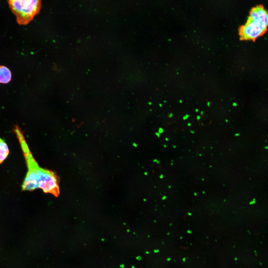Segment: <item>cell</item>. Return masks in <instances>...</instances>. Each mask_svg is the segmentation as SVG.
Returning <instances> with one entry per match:
<instances>
[{"label": "cell", "mask_w": 268, "mask_h": 268, "mask_svg": "<svg viewBox=\"0 0 268 268\" xmlns=\"http://www.w3.org/2000/svg\"><path fill=\"white\" fill-rule=\"evenodd\" d=\"M148 104L150 105H152V103L151 102H149L148 103Z\"/></svg>", "instance_id": "5bb4252c"}, {"label": "cell", "mask_w": 268, "mask_h": 268, "mask_svg": "<svg viewBox=\"0 0 268 268\" xmlns=\"http://www.w3.org/2000/svg\"><path fill=\"white\" fill-rule=\"evenodd\" d=\"M239 134H235V136H238L239 135Z\"/></svg>", "instance_id": "2e32d148"}, {"label": "cell", "mask_w": 268, "mask_h": 268, "mask_svg": "<svg viewBox=\"0 0 268 268\" xmlns=\"http://www.w3.org/2000/svg\"><path fill=\"white\" fill-rule=\"evenodd\" d=\"M197 120H200V116H197Z\"/></svg>", "instance_id": "30bf717a"}, {"label": "cell", "mask_w": 268, "mask_h": 268, "mask_svg": "<svg viewBox=\"0 0 268 268\" xmlns=\"http://www.w3.org/2000/svg\"><path fill=\"white\" fill-rule=\"evenodd\" d=\"M25 158L28 171L23 184V191H33L40 188L45 193L58 197L60 194L58 179L53 172L39 167L29 150V146L22 149Z\"/></svg>", "instance_id": "6da1fadb"}, {"label": "cell", "mask_w": 268, "mask_h": 268, "mask_svg": "<svg viewBox=\"0 0 268 268\" xmlns=\"http://www.w3.org/2000/svg\"><path fill=\"white\" fill-rule=\"evenodd\" d=\"M190 132H191V133L193 134H194V131H190Z\"/></svg>", "instance_id": "7402d4cb"}, {"label": "cell", "mask_w": 268, "mask_h": 268, "mask_svg": "<svg viewBox=\"0 0 268 268\" xmlns=\"http://www.w3.org/2000/svg\"><path fill=\"white\" fill-rule=\"evenodd\" d=\"M9 7L20 25H27L39 13L41 7L40 0H9Z\"/></svg>", "instance_id": "3957f363"}, {"label": "cell", "mask_w": 268, "mask_h": 268, "mask_svg": "<svg viewBox=\"0 0 268 268\" xmlns=\"http://www.w3.org/2000/svg\"><path fill=\"white\" fill-rule=\"evenodd\" d=\"M189 116L190 115H188V114H186V115L184 116L183 117V119L184 120H187V119L189 117Z\"/></svg>", "instance_id": "52a82bcc"}, {"label": "cell", "mask_w": 268, "mask_h": 268, "mask_svg": "<svg viewBox=\"0 0 268 268\" xmlns=\"http://www.w3.org/2000/svg\"><path fill=\"white\" fill-rule=\"evenodd\" d=\"M179 103H182V100H179Z\"/></svg>", "instance_id": "ffe728a7"}, {"label": "cell", "mask_w": 268, "mask_h": 268, "mask_svg": "<svg viewBox=\"0 0 268 268\" xmlns=\"http://www.w3.org/2000/svg\"><path fill=\"white\" fill-rule=\"evenodd\" d=\"M165 140L166 141H169V139L168 138H166Z\"/></svg>", "instance_id": "e0dca14e"}, {"label": "cell", "mask_w": 268, "mask_h": 268, "mask_svg": "<svg viewBox=\"0 0 268 268\" xmlns=\"http://www.w3.org/2000/svg\"><path fill=\"white\" fill-rule=\"evenodd\" d=\"M268 24L267 10L261 5L252 8L245 24L239 29L242 40L255 41L266 33Z\"/></svg>", "instance_id": "7a4b0ae2"}, {"label": "cell", "mask_w": 268, "mask_h": 268, "mask_svg": "<svg viewBox=\"0 0 268 268\" xmlns=\"http://www.w3.org/2000/svg\"><path fill=\"white\" fill-rule=\"evenodd\" d=\"M173 147H174V148H176V146H173Z\"/></svg>", "instance_id": "4316f807"}, {"label": "cell", "mask_w": 268, "mask_h": 268, "mask_svg": "<svg viewBox=\"0 0 268 268\" xmlns=\"http://www.w3.org/2000/svg\"><path fill=\"white\" fill-rule=\"evenodd\" d=\"M12 79V73L10 70L6 66L0 65V83L7 84Z\"/></svg>", "instance_id": "277c9868"}, {"label": "cell", "mask_w": 268, "mask_h": 268, "mask_svg": "<svg viewBox=\"0 0 268 268\" xmlns=\"http://www.w3.org/2000/svg\"><path fill=\"white\" fill-rule=\"evenodd\" d=\"M225 121L226 122H227V123L228 122V120H227V119H226V120H225Z\"/></svg>", "instance_id": "603a6c76"}, {"label": "cell", "mask_w": 268, "mask_h": 268, "mask_svg": "<svg viewBox=\"0 0 268 268\" xmlns=\"http://www.w3.org/2000/svg\"><path fill=\"white\" fill-rule=\"evenodd\" d=\"M164 147H166V145H164Z\"/></svg>", "instance_id": "d4e9b609"}, {"label": "cell", "mask_w": 268, "mask_h": 268, "mask_svg": "<svg viewBox=\"0 0 268 268\" xmlns=\"http://www.w3.org/2000/svg\"><path fill=\"white\" fill-rule=\"evenodd\" d=\"M155 134L156 135V136H157L158 137H160V134H159V133H158V132L156 133Z\"/></svg>", "instance_id": "9c48e42d"}, {"label": "cell", "mask_w": 268, "mask_h": 268, "mask_svg": "<svg viewBox=\"0 0 268 268\" xmlns=\"http://www.w3.org/2000/svg\"><path fill=\"white\" fill-rule=\"evenodd\" d=\"M210 103L209 102H207V105L208 107L210 106Z\"/></svg>", "instance_id": "4fadbf2b"}, {"label": "cell", "mask_w": 268, "mask_h": 268, "mask_svg": "<svg viewBox=\"0 0 268 268\" xmlns=\"http://www.w3.org/2000/svg\"><path fill=\"white\" fill-rule=\"evenodd\" d=\"M200 113H201V115L203 116V111H201Z\"/></svg>", "instance_id": "ac0fdd59"}, {"label": "cell", "mask_w": 268, "mask_h": 268, "mask_svg": "<svg viewBox=\"0 0 268 268\" xmlns=\"http://www.w3.org/2000/svg\"><path fill=\"white\" fill-rule=\"evenodd\" d=\"M133 146H134V147H137V144H136V143H133Z\"/></svg>", "instance_id": "7c38bea8"}, {"label": "cell", "mask_w": 268, "mask_h": 268, "mask_svg": "<svg viewBox=\"0 0 268 268\" xmlns=\"http://www.w3.org/2000/svg\"><path fill=\"white\" fill-rule=\"evenodd\" d=\"M237 104L235 103H233V105L234 107H236L237 106Z\"/></svg>", "instance_id": "8fae6325"}, {"label": "cell", "mask_w": 268, "mask_h": 268, "mask_svg": "<svg viewBox=\"0 0 268 268\" xmlns=\"http://www.w3.org/2000/svg\"><path fill=\"white\" fill-rule=\"evenodd\" d=\"M173 114L172 113H170L169 114V115L168 117L169 118H171L173 117Z\"/></svg>", "instance_id": "ba28073f"}, {"label": "cell", "mask_w": 268, "mask_h": 268, "mask_svg": "<svg viewBox=\"0 0 268 268\" xmlns=\"http://www.w3.org/2000/svg\"><path fill=\"white\" fill-rule=\"evenodd\" d=\"M9 153L10 151L7 144L0 138V164L5 160Z\"/></svg>", "instance_id": "5b68a950"}, {"label": "cell", "mask_w": 268, "mask_h": 268, "mask_svg": "<svg viewBox=\"0 0 268 268\" xmlns=\"http://www.w3.org/2000/svg\"><path fill=\"white\" fill-rule=\"evenodd\" d=\"M164 132V130L162 128H159L158 130V132L159 134H162Z\"/></svg>", "instance_id": "8992f818"}, {"label": "cell", "mask_w": 268, "mask_h": 268, "mask_svg": "<svg viewBox=\"0 0 268 268\" xmlns=\"http://www.w3.org/2000/svg\"><path fill=\"white\" fill-rule=\"evenodd\" d=\"M199 110H198V109H196V112H199Z\"/></svg>", "instance_id": "44dd1931"}, {"label": "cell", "mask_w": 268, "mask_h": 268, "mask_svg": "<svg viewBox=\"0 0 268 268\" xmlns=\"http://www.w3.org/2000/svg\"><path fill=\"white\" fill-rule=\"evenodd\" d=\"M187 125H188V126H190L191 125V124L190 123H188L187 124Z\"/></svg>", "instance_id": "9a60e30c"}, {"label": "cell", "mask_w": 268, "mask_h": 268, "mask_svg": "<svg viewBox=\"0 0 268 268\" xmlns=\"http://www.w3.org/2000/svg\"><path fill=\"white\" fill-rule=\"evenodd\" d=\"M164 103H166L167 101H164Z\"/></svg>", "instance_id": "cb8c5ba5"}, {"label": "cell", "mask_w": 268, "mask_h": 268, "mask_svg": "<svg viewBox=\"0 0 268 268\" xmlns=\"http://www.w3.org/2000/svg\"><path fill=\"white\" fill-rule=\"evenodd\" d=\"M159 106L160 107H162V105L161 104H159Z\"/></svg>", "instance_id": "d6986e66"}, {"label": "cell", "mask_w": 268, "mask_h": 268, "mask_svg": "<svg viewBox=\"0 0 268 268\" xmlns=\"http://www.w3.org/2000/svg\"><path fill=\"white\" fill-rule=\"evenodd\" d=\"M152 111V109L150 110V111Z\"/></svg>", "instance_id": "484cf974"}]
</instances>
